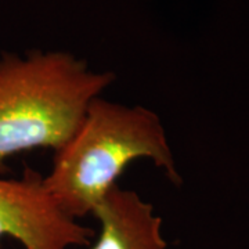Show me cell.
<instances>
[{"instance_id":"1","label":"cell","mask_w":249,"mask_h":249,"mask_svg":"<svg viewBox=\"0 0 249 249\" xmlns=\"http://www.w3.org/2000/svg\"><path fill=\"white\" fill-rule=\"evenodd\" d=\"M136 160H150L170 183L181 184L160 115L142 106L127 107L98 96L73 134L54 151L43 181L62 211L79 220L93 213Z\"/></svg>"},{"instance_id":"2","label":"cell","mask_w":249,"mask_h":249,"mask_svg":"<svg viewBox=\"0 0 249 249\" xmlns=\"http://www.w3.org/2000/svg\"><path fill=\"white\" fill-rule=\"evenodd\" d=\"M116 76L91 71L88 62L65 52L32 50L0 57V176L19 152L58 150L85 112Z\"/></svg>"},{"instance_id":"4","label":"cell","mask_w":249,"mask_h":249,"mask_svg":"<svg viewBox=\"0 0 249 249\" xmlns=\"http://www.w3.org/2000/svg\"><path fill=\"white\" fill-rule=\"evenodd\" d=\"M100 232L90 249H166L162 219L134 190L115 184L94 208Z\"/></svg>"},{"instance_id":"3","label":"cell","mask_w":249,"mask_h":249,"mask_svg":"<svg viewBox=\"0 0 249 249\" xmlns=\"http://www.w3.org/2000/svg\"><path fill=\"white\" fill-rule=\"evenodd\" d=\"M96 231L67 214L47 191L43 175L27 166L21 178L0 176V241L25 249L89 247Z\"/></svg>"}]
</instances>
